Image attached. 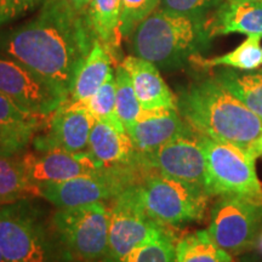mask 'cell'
I'll return each instance as SVG.
<instances>
[{
	"instance_id": "cell-3",
	"label": "cell",
	"mask_w": 262,
	"mask_h": 262,
	"mask_svg": "<svg viewBox=\"0 0 262 262\" xmlns=\"http://www.w3.org/2000/svg\"><path fill=\"white\" fill-rule=\"evenodd\" d=\"M212 37L206 18L158 8L130 34L133 55L157 67L172 68L201 55Z\"/></svg>"
},
{
	"instance_id": "cell-21",
	"label": "cell",
	"mask_w": 262,
	"mask_h": 262,
	"mask_svg": "<svg viewBox=\"0 0 262 262\" xmlns=\"http://www.w3.org/2000/svg\"><path fill=\"white\" fill-rule=\"evenodd\" d=\"M86 16L95 37L114 60L123 39L120 31L122 0H91L86 9Z\"/></svg>"
},
{
	"instance_id": "cell-16",
	"label": "cell",
	"mask_w": 262,
	"mask_h": 262,
	"mask_svg": "<svg viewBox=\"0 0 262 262\" xmlns=\"http://www.w3.org/2000/svg\"><path fill=\"white\" fill-rule=\"evenodd\" d=\"M120 64L130 75L142 110H178V97L170 90L155 63L130 55Z\"/></svg>"
},
{
	"instance_id": "cell-6",
	"label": "cell",
	"mask_w": 262,
	"mask_h": 262,
	"mask_svg": "<svg viewBox=\"0 0 262 262\" xmlns=\"http://www.w3.org/2000/svg\"><path fill=\"white\" fill-rule=\"evenodd\" d=\"M54 224L68 253L75 260H107L110 210L103 202L60 209L55 214Z\"/></svg>"
},
{
	"instance_id": "cell-1",
	"label": "cell",
	"mask_w": 262,
	"mask_h": 262,
	"mask_svg": "<svg viewBox=\"0 0 262 262\" xmlns=\"http://www.w3.org/2000/svg\"><path fill=\"white\" fill-rule=\"evenodd\" d=\"M95 40L86 12L68 0H45L34 17L0 32V54L24 64L66 101Z\"/></svg>"
},
{
	"instance_id": "cell-17",
	"label": "cell",
	"mask_w": 262,
	"mask_h": 262,
	"mask_svg": "<svg viewBox=\"0 0 262 262\" xmlns=\"http://www.w3.org/2000/svg\"><path fill=\"white\" fill-rule=\"evenodd\" d=\"M88 153L101 168L119 169L137 163V152L129 135L95 119L90 131Z\"/></svg>"
},
{
	"instance_id": "cell-11",
	"label": "cell",
	"mask_w": 262,
	"mask_h": 262,
	"mask_svg": "<svg viewBox=\"0 0 262 262\" xmlns=\"http://www.w3.org/2000/svg\"><path fill=\"white\" fill-rule=\"evenodd\" d=\"M0 93L25 112L48 117L64 100L24 64L0 54Z\"/></svg>"
},
{
	"instance_id": "cell-7",
	"label": "cell",
	"mask_w": 262,
	"mask_h": 262,
	"mask_svg": "<svg viewBox=\"0 0 262 262\" xmlns=\"http://www.w3.org/2000/svg\"><path fill=\"white\" fill-rule=\"evenodd\" d=\"M262 226V202L243 196H221L211 210L208 231L212 241L228 254L256 247Z\"/></svg>"
},
{
	"instance_id": "cell-10",
	"label": "cell",
	"mask_w": 262,
	"mask_h": 262,
	"mask_svg": "<svg viewBox=\"0 0 262 262\" xmlns=\"http://www.w3.org/2000/svg\"><path fill=\"white\" fill-rule=\"evenodd\" d=\"M125 170L107 169L98 175L79 176L61 182L38 186L37 194L60 209L88 205L116 198L130 186Z\"/></svg>"
},
{
	"instance_id": "cell-34",
	"label": "cell",
	"mask_w": 262,
	"mask_h": 262,
	"mask_svg": "<svg viewBox=\"0 0 262 262\" xmlns=\"http://www.w3.org/2000/svg\"><path fill=\"white\" fill-rule=\"evenodd\" d=\"M241 262H258L256 258H253V257H244L242 258Z\"/></svg>"
},
{
	"instance_id": "cell-31",
	"label": "cell",
	"mask_w": 262,
	"mask_h": 262,
	"mask_svg": "<svg viewBox=\"0 0 262 262\" xmlns=\"http://www.w3.org/2000/svg\"><path fill=\"white\" fill-rule=\"evenodd\" d=\"M45 0H0V27L27 14Z\"/></svg>"
},
{
	"instance_id": "cell-29",
	"label": "cell",
	"mask_w": 262,
	"mask_h": 262,
	"mask_svg": "<svg viewBox=\"0 0 262 262\" xmlns=\"http://www.w3.org/2000/svg\"><path fill=\"white\" fill-rule=\"evenodd\" d=\"M160 0H122L123 38H129L137 25L159 8Z\"/></svg>"
},
{
	"instance_id": "cell-32",
	"label": "cell",
	"mask_w": 262,
	"mask_h": 262,
	"mask_svg": "<svg viewBox=\"0 0 262 262\" xmlns=\"http://www.w3.org/2000/svg\"><path fill=\"white\" fill-rule=\"evenodd\" d=\"M71 3V5L73 6L75 10L80 12H86L88 6H89L91 0H68Z\"/></svg>"
},
{
	"instance_id": "cell-5",
	"label": "cell",
	"mask_w": 262,
	"mask_h": 262,
	"mask_svg": "<svg viewBox=\"0 0 262 262\" xmlns=\"http://www.w3.org/2000/svg\"><path fill=\"white\" fill-rule=\"evenodd\" d=\"M198 136L205 153V189L209 196L233 195L262 202V183L256 175L255 160L237 147L201 134Z\"/></svg>"
},
{
	"instance_id": "cell-18",
	"label": "cell",
	"mask_w": 262,
	"mask_h": 262,
	"mask_svg": "<svg viewBox=\"0 0 262 262\" xmlns=\"http://www.w3.org/2000/svg\"><path fill=\"white\" fill-rule=\"evenodd\" d=\"M45 118L25 112L0 93V156H14L26 148Z\"/></svg>"
},
{
	"instance_id": "cell-13",
	"label": "cell",
	"mask_w": 262,
	"mask_h": 262,
	"mask_svg": "<svg viewBox=\"0 0 262 262\" xmlns=\"http://www.w3.org/2000/svg\"><path fill=\"white\" fill-rule=\"evenodd\" d=\"M25 175L37 194L38 186L61 182L79 176L98 175L103 172L88 152L70 153L64 150H49L40 155L28 153L21 159Z\"/></svg>"
},
{
	"instance_id": "cell-27",
	"label": "cell",
	"mask_w": 262,
	"mask_h": 262,
	"mask_svg": "<svg viewBox=\"0 0 262 262\" xmlns=\"http://www.w3.org/2000/svg\"><path fill=\"white\" fill-rule=\"evenodd\" d=\"M26 193L35 194V191L26 178L21 160L0 156V198L9 199Z\"/></svg>"
},
{
	"instance_id": "cell-22",
	"label": "cell",
	"mask_w": 262,
	"mask_h": 262,
	"mask_svg": "<svg viewBox=\"0 0 262 262\" xmlns=\"http://www.w3.org/2000/svg\"><path fill=\"white\" fill-rule=\"evenodd\" d=\"M261 35L253 34L238 45L234 50L227 54L212 58H204L201 55H195L191 60L193 64L203 70L214 67H229L241 71L257 70L262 64V49L260 47Z\"/></svg>"
},
{
	"instance_id": "cell-20",
	"label": "cell",
	"mask_w": 262,
	"mask_h": 262,
	"mask_svg": "<svg viewBox=\"0 0 262 262\" xmlns=\"http://www.w3.org/2000/svg\"><path fill=\"white\" fill-rule=\"evenodd\" d=\"M112 62L110 52L96 39L74 75L68 100L86 102L107 79L113 70Z\"/></svg>"
},
{
	"instance_id": "cell-26",
	"label": "cell",
	"mask_w": 262,
	"mask_h": 262,
	"mask_svg": "<svg viewBox=\"0 0 262 262\" xmlns=\"http://www.w3.org/2000/svg\"><path fill=\"white\" fill-rule=\"evenodd\" d=\"M114 72H116L117 113L125 130H127L135 124L142 108L136 97L127 71L122 64H117Z\"/></svg>"
},
{
	"instance_id": "cell-33",
	"label": "cell",
	"mask_w": 262,
	"mask_h": 262,
	"mask_svg": "<svg viewBox=\"0 0 262 262\" xmlns=\"http://www.w3.org/2000/svg\"><path fill=\"white\" fill-rule=\"evenodd\" d=\"M256 247L258 248V250H260V253H262V231L260 232V234H258V238H257V242H256Z\"/></svg>"
},
{
	"instance_id": "cell-8",
	"label": "cell",
	"mask_w": 262,
	"mask_h": 262,
	"mask_svg": "<svg viewBox=\"0 0 262 262\" xmlns=\"http://www.w3.org/2000/svg\"><path fill=\"white\" fill-rule=\"evenodd\" d=\"M131 185L114 198L110 210L108 262H127L136 248L168 229L147 216L137 202Z\"/></svg>"
},
{
	"instance_id": "cell-36",
	"label": "cell",
	"mask_w": 262,
	"mask_h": 262,
	"mask_svg": "<svg viewBox=\"0 0 262 262\" xmlns=\"http://www.w3.org/2000/svg\"><path fill=\"white\" fill-rule=\"evenodd\" d=\"M243 2H257V3H262V0H243Z\"/></svg>"
},
{
	"instance_id": "cell-35",
	"label": "cell",
	"mask_w": 262,
	"mask_h": 262,
	"mask_svg": "<svg viewBox=\"0 0 262 262\" xmlns=\"http://www.w3.org/2000/svg\"><path fill=\"white\" fill-rule=\"evenodd\" d=\"M0 262H8V261H6V258H5L4 255H3L2 250H0Z\"/></svg>"
},
{
	"instance_id": "cell-15",
	"label": "cell",
	"mask_w": 262,
	"mask_h": 262,
	"mask_svg": "<svg viewBox=\"0 0 262 262\" xmlns=\"http://www.w3.org/2000/svg\"><path fill=\"white\" fill-rule=\"evenodd\" d=\"M193 131L183 120L179 110H142L135 124L126 130V134L136 152L147 155L155 152L164 143L179 136L188 135Z\"/></svg>"
},
{
	"instance_id": "cell-25",
	"label": "cell",
	"mask_w": 262,
	"mask_h": 262,
	"mask_svg": "<svg viewBox=\"0 0 262 262\" xmlns=\"http://www.w3.org/2000/svg\"><path fill=\"white\" fill-rule=\"evenodd\" d=\"M84 103L86 104L88 110L95 119L108 124L120 133H126L117 113L116 72L113 70L108 74L107 79L101 85L100 89Z\"/></svg>"
},
{
	"instance_id": "cell-9",
	"label": "cell",
	"mask_w": 262,
	"mask_h": 262,
	"mask_svg": "<svg viewBox=\"0 0 262 262\" xmlns=\"http://www.w3.org/2000/svg\"><path fill=\"white\" fill-rule=\"evenodd\" d=\"M137 163L143 170L158 172L206 192L205 153L195 131L164 143L155 152L137 153Z\"/></svg>"
},
{
	"instance_id": "cell-37",
	"label": "cell",
	"mask_w": 262,
	"mask_h": 262,
	"mask_svg": "<svg viewBox=\"0 0 262 262\" xmlns=\"http://www.w3.org/2000/svg\"><path fill=\"white\" fill-rule=\"evenodd\" d=\"M258 152H260V156H262V141L260 143V148H258Z\"/></svg>"
},
{
	"instance_id": "cell-4",
	"label": "cell",
	"mask_w": 262,
	"mask_h": 262,
	"mask_svg": "<svg viewBox=\"0 0 262 262\" xmlns=\"http://www.w3.org/2000/svg\"><path fill=\"white\" fill-rule=\"evenodd\" d=\"M131 187L147 216L164 227L204 217L208 193L187 183L146 170L143 179Z\"/></svg>"
},
{
	"instance_id": "cell-12",
	"label": "cell",
	"mask_w": 262,
	"mask_h": 262,
	"mask_svg": "<svg viewBox=\"0 0 262 262\" xmlns=\"http://www.w3.org/2000/svg\"><path fill=\"white\" fill-rule=\"evenodd\" d=\"M95 118L84 102L66 100L50 114L47 131L33 139L38 152H86Z\"/></svg>"
},
{
	"instance_id": "cell-28",
	"label": "cell",
	"mask_w": 262,
	"mask_h": 262,
	"mask_svg": "<svg viewBox=\"0 0 262 262\" xmlns=\"http://www.w3.org/2000/svg\"><path fill=\"white\" fill-rule=\"evenodd\" d=\"M127 262H176L172 233L166 229L158 237L136 248Z\"/></svg>"
},
{
	"instance_id": "cell-19",
	"label": "cell",
	"mask_w": 262,
	"mask_h": 262,
	"mask_svg": "<svg viewBox=\"0 0 262 262\" xmlns=\"http://www.w3.org/2000/svg\"><path fill=\"white\" fill-rule=\"evenodd\" d=\"M208 29L211 37L242 33L262 37V3L227 0L217 8Z\"/></svg>"
},
{
	"instance_id": "cell-23",
	"label": "cell",
	"mask_w": 262,
	"mask_h": 262,
	"mask_svg": "<svg viewBox=\"0 0 262 262\" xmlns=\"http://www.w3.org/2000/svg\"><path fill=\"white\" fill-rule=\"evenodd\" d=\"M176 262H232L231 254L212 241L208 231H196L175 244Z\"/></svg>"
},
{
	"instance_id": "cell-2",
	"label": "cell",
	"mask_w": 262,
	"mask_h": 262,
	"mask_svg": "<svg viewBox=\"0 0 262 262\" xmlns=\"http://www.w3.org/2000/svg\"><path fill=\"white\" fill-rule=\"evenodd\" d=\"M178 110L195 133L237 147L254 160L260 157L262 120L216 77L183 90Z\"/></svg>"
},
{
	"instance_id": "cell-24",
	"label": "cell",
	"mask_w": 262,
	"mask_h": 262,
	"mask_svg": "<svg viewBox=\"0 0 262 262\" xmlns=\"http://www.w3.org/2000/svg\"><path fill=\"white\" fill-rule=\"evenodd\" d=\"M216 78L262 120V72L239 73L226 70Z\"/></svg>"
},
{
	"instance_id": "cell-14",
	"label": "cell",
	"mask_w": 262,
	"mask_h": 262,
	"mask_svg": "<svg viewBox=\"0 0 262 262\" xmlns=\"http://www.w3.org/2000/svg\"><path fill=\"white\" fill-rule=\"evenodd\" d=\"M0 250L8 262H48L45 239L31 219L15 208L0 210Z\"/></svg>"
},
{
	"instance_id": "cell-30",
	"label": "cell",
	"mask_w": 262,
	"mask_h": 262,
	"mask_svg": "<svg viewBox=\"0 0 262 262\" xmlns=\"http://www.w3.org/2000/svg\"><path fill=\"white\" fill-rule=\"evenodd\" d=\"M222 3L224 0H160L159 8L176 14L206 18V15Z\"/></svg>"
}]
</instances>
